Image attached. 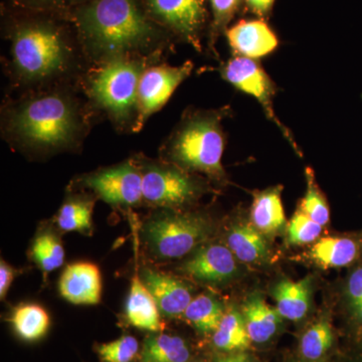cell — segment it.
Returning a JSON list of instances; mask_svg holds the SVG:
<instances>
[{
    "label": "cell",
    "instance_id": "1",
    "mask_svg": "<svg viewBox=\"0 0 362 362\" xmlns=\"http://www.w3.org/2000/svg\"><path fill=\"white\" fill-rule=\"evenodd\" d=\"M81 47L104 63L161 54L173 35L150 18L143 0H88L66 16Z\"/></svg>",
    "mask_w": 362,
    "mask_h": 362
},
{
    "label": "cell",
    "instance_id": "2",
    "mask_svg": "<svg viewBox=\"0 0 362 362\" xmlns=\"http://www.w3.org/2000/svg\"><path fill=\"white\" fill-rule=\"evenodd\" d=\"M2 16L11 42V71L18 83L45 84L71 71L81 45L66 16L6 7Z\"/></svg>",
    "mask_w": 362,
    "mask_h": 362
},
{
    "label": "cell",
    "instance_id": "3",
    "mask_svg": "<svg viewBox=\"0 0 362 362\" xmlns=\"http://www.w3.org/2000/svg\"><path fill=\"white\" fill-rule=\"evenodd\" d=\"M6 132L28 151L52 153L77 144L85 130L78 102L61 90L23 100L7 113Z\"/></svg>",
    "mask_w": 362,
    "mask_h": 362
},
{
    "label": "cell",
    "instance_id": "4",
    "mask_svg": "<svg viewBox=\"0 0 362 362\" xmlns=\"http://www.w3.org/2000/svg\"><path fill=\"white\" fill-rule=\"evenodd\" d=\"M230 112L228 106L185 112L162 146V160L223 182L226 175L223 166L226 145L223 121Z\"/></svg>",
    "mask_w": 362,
    "mask_h": 362
},
{
    "label": "cell",
    "instance_id": "5",
    "mask_svg": "<svg viewBox=\"0 0 362 362\" xmlns=\"http://www.w3.org/2000/svg\"><path fill=\"white\" fill-rule=\"evenodd\" d=\"M211 233L206 216L181 209H157L140 226L144 251L156 262L185 258L206 244Z\"/></svg>",
    "mask_w": 362,
    "mask_h": 362
},
{
    "label": "cell",
    "instance_id": "6",
    "mask_svg": "<svg viewBox=\"0 0 362 362\" xmlns=\"http://www.w3.org/2000/svg\"><path fill=\"white\" fill-rule=\"evenodd\" d=\"M149 57H123L104 62L90 77L88 92L98 108L108 114L118 127L134 129L138 90Z\"/></svg>",
    "mask_w": 362,
    "mask_h": 362
},
{
    "label": "cell",
    "instance_id": "7",
    "mask_svg": "<svg viewBox=\"0 0 362 362\" xmlns=\"http://www.w3.org/2000/svg\"><path fill=\"white\" fill-rule=\"evenodd\" d=\"M142 176L143 204L156 209H181L206 192V183L175 164L135 157Z\"/></svg>",
    "mask_w": 362,
    "mask_h": 362
},
{
    "label": "cell",
    "instance_id": "8",
    "mask_svg": "<svg viewBox=\"0 0 362 362\" xmlns=\"http://www.w3.org/2000/svg\"><path fill=\"white\" fill-rule=\"evenodd\" d=\"M75 187L89 190L96 199L115 209L143 204L142 176L135 158L80 176Z\"/></svg>",
    "mask_w": 362,
    "mask_h": 362
},
{
    "label": "cell",
    "instance_id": "9",
    "mask_svg": "<svg viewBox=\"0 0 362 362\" xmlns=\"http://www.w3.org/2000/svg\"><path fill=\"white\" fill-rule=\"evenodd\" d=\"M145 8L157 25L202 51V39L209 25L207 0H143Z\"/></svg>",
    "mask_w": 362,
    "mask_h": 362
},
{
    "label": "cell",
    "instance_id": "10",
    "mask_svg": "<svg viewBox=\"0 0 362 362\" xmlns=\"http://www.w3.org/2000/svg\"><path fill=\"white\" fill-rule=\"evenodd\" d=\"M221 77L228 84L258 101L269 120L277 126L293 148L300 154V150L291 133L276 115L273 104L274 98L277 93V86L264 70L261 64L257 59L235 56L221 66Z\"/></svg>",
    "mask_w": 362,
    "mask_h": 362
},
{
    "label": "cell",
    "instance_id": "11",
    "mask_svg": "<svg viewBox=\"0 0 362 362\" xmlns=\"http://www.w3.org/2000/svg\"><path fill=\"white\" fill-rule=\"evenodd\" d=\"M194 64L181 66H149L143 73L138 90V114L134 129H142L145 122L160 110L173 96L178 86L192 74Z\"/></svg>",
    "mask_w": 362,
    "mask_h": 362
},
{
    "label": "cell",
    "instance_id": "12",
    "mask_svg": "<svg viewBox=\"0 0 362 362\" xmlns=\"http://www.w3.org/2000/svg\"><path fill=\"white\" fill-rule=\"evenodd\" d=\"M180 270L202 284L223 285L237 275V258L226 245L204 244L192 252Z\"/></svg>",
    "mask_w": 362,
    "mask_h": 362
},
{
    "label": "cell",
    "instance_id": "13",
    "mask_svg": "<svg viewBox=\"0 0 362 362\" xmlns=\"http://www.w3.org/2000/svg\"><path fill=\"white\" fill-rule=\"evenodd\" d=\"M140 276L156 300L162 316L177 318L183 316L192 297V289L180 279L150 268L141 267Z\"/></svg>",
    "mask_w": 362,
    "mask_h": 362
},
{
    "label": "cell",
    "instance_id": "14",
    "mask_svg": "<svg viewBox=\"0 0 362 362\" xmlns=\"http://www.w3.org/2000/svg\"><path fill=\"white\" fill-rule=\"evenodd\" d=\"M59 291L71 304H99L102 299L99 267L90 262H76L66 266L59 279Z\"/></svg>",
    "mask_w": 362,
    "mask_h": 362
},
{
    "label": "cell",
    "instance_id": "15",
    "mask_svg": "<svg viewBox=\"0 0 362 362\" xmlns=\"http://www.w3.org/2000/svg\"><path fill=\"white\" fill-rule=\"evenodd\" d=\"M237 57L252 59L264 58L278 47L277 35L263 20L240 21L225 33Z\"/></svg>",
    "mask_w": 362,
    "mask_h": 362
},
{
    "label": "cell",
    "instance_id": "16",
    "mask_svg": "<svg viewBox=\"0 0 362 362\" xmlns=\"http://www.w3.org/2000/svg\"><path fill=\"white\" fill-rule=\"evenodd\" d=\"M135 265L134 275L131 279L129 294L126 300V320L138 329L152 333L160 332V311L148 288L142 281L137 263Z\"/></svg>",
    "mask_w": 362,
    "mask_h": 362
},
{
    "label": "cell",
    "instance_id": "17",
    "mask_svg": "<svg viewBox=\"0 0 362 362\" xmlns=\"http://www.w3.org/2000/svg\"><path fill=\"white\" fill-rule=\"evenodd\" d=\"M361 247L347 237H326L317 240L305 257L323 269L344 268L358 259Z\"/></svg>",
    "mask_w": 362,
    "mask_h": 362
},
{
    "label": "cell",
    "instance_id": "18",
    "mask_svg": "<svg viewBox=\"0 0 362 362\" xmlns=\"http://www.w3.org/2000/svg\"><path fill=\"white\" fill-rule=\"evenodd\" d=\"M251 223L263 235H274L286 225L282 187H270L254 192Z\"/></svg>",
    "mask_w": 362,
    "mask_h": 362
},
{
    "label": "cell",
    "instance_id": "19",
    "mask_svg": "<svg viewBox=\"0 0 362 362\" xmlns=\"http://www.w3.org/2000/svg\"><path fill=\"white\" fill-rule=\"evenodd\" d=\"M226 245L243 263L254 264L265 261L268 246L263 233L252 223L238 221L232 223L226 235Z\"/></svg>",
    "mask_w": 362,
    "mask_h": 362
},
{
    "label": "cell",
    "instance_id": "20",
    "mask_svg": "<svg viewBox=\"0 0 362 362\" xmlns=\"http://www.w3.org/2000/svg\"><path fill=\"white\" fill-rule=\"evenodd\" d=\"M30 259L39 267L44 276L61 268L65 263V249L61 232L56 225H42L28 250Z\"/></svg>",
    "mask_w": 362,
    "mask_h": 362
},
{
    "label": "cell",
    "instance_id": "21",
    "mask_svg": "<svg viewBox=\"0 0 362 362\" xmlns=\"http://www.w3.org/2000/svg\"><path fill=\"white\" fill-rule=\"evenodd\" d=\"M243 317L251 341L268 342L277 333L282 317L263 298L252 295L243 305Z\"/></svg>",
    "mask_w": 362,
    "mask_h": 362
},
{
    "label": "cell",
    "instance_id": "22",
    "mask_svg": "<svg viewBox=\"0 0 362 362\" xmlns=\"http://www.w3.org/2000/svg\"><path fill=\"white\" fill-rule=\"evenodd\" d=\"M276 310L282 318L300 321L306 317L310 307L311 287L308 279L280 281L273 289Z\"/></svg>",
    "mask_w": 362,
    "mask_h": 362
},
{
    "label": "cell",
    "instance_id": "23",
    "mask_svg": "<svg viewBox=\"0 0 362 362\" xmlns=\"http://www.w3.org/2000/svg\"><path fill=\"white\" fill-rule=\"evenodd\" d=\"M95 201L96 199L94 195H68L54 220V225L59 232H78L85 235H92Z\"/></svg>",
    "mask_w": 362,
    "mask_h": 362
},
{
    "label": "cell",
    "instance_id": "24",
    "mask_svg": "<svg viewBox=\"0 0 362 362\" xmlns=\"http://www.w3.org/2000/svg\"><path fill=\"white\" fill-rule=\"evenodd\" d=\"M9 321L16 335L28 342L42 339L51 325L47 311L44 307L35 303L20 304L14 307Z\"/></svg>",
    "mask_w": 362,
    "mask_h": 362
},
{
    "label": "cell",
    "instance_id": "25",
    "mask_svg": "<svg viewBox=\"0 0 362 362\" xmlns=\"http://www.w3.org/2000/svg\"><path fill=\"white\" fill-rule=\"evenodd\" d=\"M192 352L183 338L152 333L143 343L141 362H188Z\"/></svg>",
    "mask_w": 362,
    "mask_h": 362
},
{
    "label": "cell",
    "instance_id": "26",
    "mask_svg": "<svg viewBox=\"0 0 362 362\" xmlns=\"http://www.w3.org/2000/svg\"><path fill=\"white\" fill-rule=\"evenodd\" d=\"M251 342L242 314L235 310L225 312L218 329L213 333L214 346L221 351L240 352L249 349Z\"/></svg>",
    "mask_w": 362,
    "mask_h": 362
},
{
    "label": "cell",
    "instance_id": "27",
    "mask_svg": "<svg viewBox=\"0 0 362 362\" xmlns=\"http://www.w3.org/2000/svg\"><path fill=\"white\" fill-rule=\"evenodd\" d=\"M223 315V304L209 294L194 297L183 314L187 322L202 334H211L218 329Z\"/></svg>",
    "mask_w": 362,
    "mask_h": 362
},
{
    "label": "cell",
    "instance_id": "28",
    "mask_svg": "<svg viewBox=\"0 0 362 362\" xmlns=\"http://www.w3.org/2000/svg\"><path fill=\"white\" fill-rule=\"evenodd\" d=\"M333 343V332L326 319L317 321L305 331L300 340V354L307 361L316 362L322 358Z\"/></svg>",
    "mask_w": 362,
    "mask_h": 362
},
{
    "label": "cell",
    "instance_id": "29",
    "mask_svg": "<svg viewBox=\"0 0 362 362\" xmlns=\"http://www.w3.org/2000/svg\"><path fill=\"white\" fill-rule=\"evenodd\" d=\"M307 189L301 206L299 207L311 220L322 226L329 223L330 211L325 197L317 185L312 168L306 169Z\"/></svg>",
    "mask_w": 362,
    "mask_h": 362
},
{
    "label": "cell",
    "instance_id": "30",
    "mask_svg": "<svg viewBox=\"0 0 362 362\" xmlns=\"http://www.w3.org/2000/svg\"><path fill=\"white\" fill-rule=\"evenodd\" d=\"M211 11L209 26V45L216 49V42L221 35H225L230 21L239 11L242 0H207Z\"/></svg>",
    "mask_w": 362,
    "mask_h": 362
},
{
    "label": "cell",
    "instance_id": "31",
    "mask_svg": "<svg viewBox=\"0 0 362 362\" xmlns=\"http://www.w3.org/2000/svg\"><path fill=\"white\" fill-rule=\"evenodd\" d=\"M88 0H4L2 7L68 16L73 9Z\"/></svg>",
    "mask_w": 362,
    "mask_h": 362
},
{
    "label": "cell",
    "instance_id": "32",
    "mask_svg": "<svg viewBox=\"0 0 362 362\" xmlns=\"http://www.w3.org/2000/svg\"><path fill=\"white\" fill-rule=\"evenodd\" d=\"M323 226L311 220L301 209L296 213L287 226L288 243L294 246L312 244L322 233Z\"/></svg>",
    "mask_w": 362,
    "mask_h": 362
},
{
    "label": "cell",
    "instance_id": "33",
    "mask_svg": "<svg viewBox=\"0 0 362 362\" xmlns=\"http://www.w3.org/2000/svg\"><path fill=\"white\" fill-rule=\"evenodd\" d=\"M102 362H132L139 354V342L134 337L123 335L114 341L97 346Z\"/></svg>",
    "mask_w": 362,
    "mask_h": 362
},
{
    "label": "cell",
    "instance_id": "34",
    "mask_svg": "<svg viewBox=\"0 0 362 362\" xmlns=\"http://www.w3.org/2000/svg\"><path fill=\"white\" fill-rule=\"evenodd\" d=\"M20 274V270H16L4 259H1V262H0V298L1 300L6 299L14 279Z\"/></svg>",
    "mask_w": 362,
    "mask_h": 362
},
{
    "label": "cell",
    "instance_id": "35",
    "mask_svg": "<svg viewBox=\"0 0 362 362\" xmlns=\"http://www.w3.org/2000/svg\"><path fill=\"white\" fill-rule=\"evenodd\" d=\"M244 1L252 13L257 14L263 20L270 14L275 0H244Z\"/></svg>",
    "mask_w": 362,
    "mask_h": 362
},
{
    "label": "cell",
    "instance_id": "36",
    "mask_svg": "<svg viewBox=\"0 0 362 362\" xmlns=\"http://www.w3.org/2000/svg\"><path fill=\"white\" fill-rule=\"evenodd\" d=\"M216 362H252L247 354L244 352H233L230 356H221Z\"/></svg>",
    "mask_w": 362,
    "mask_h": 362
},
{
    "label": "cell",
    "instance_id": "37",
    "mask_svg": "<svg viewBox=\"0 0 362 362\" xmlns=\"http://www.w3.org/2000/svg\"><path fill=\"white\" fill-rule=\"evenodd\" d=\"M350 311H351L354 320L362 326V300L358 304L350 307Z\"/></svg>",
    "mask_w": 362,
    "mask_h": 362
},
{
    "label": "cell",
    "instance_id": "38",
    "mask_svg": "<svg viewBox=\"0 0 362 362\" xmlns=\"http://www.w3.org/2000/svg\"><path fill=\"white\" fill-rule=\"evenodd\" d=\"M194 362H197V361H194Z\"/></svg>",
    "mask_w": 362,
    "mask_h": 362
},
{
    "label": "cell",
    "instance_id": "39",
    "mask_svg": "<svg viewBox=\"0 0 362 362\" xmlns=\"http://www.w3.org/2000/svg\"><path fill=\"white\" fill-rule=\"evenodd\" d=\"M309 362H310V361H309Z\"/></svg>",
    "mask_w": 362,
    "mask_h": 362
},
{
    "label": "cell",
    "instance_id": "40",
    "mask_svg": "<svg viewBox=\"0 0 362 362\" xmlns=\"http://www.w3.org/2000/svg\"><path fill=\"white\" fill-rule=\"evenodd\" d=\"M362 362V361H361Z\"/></svg>",
    "mask_w": 362,
    "mask_h": 362
}]
</instances>
